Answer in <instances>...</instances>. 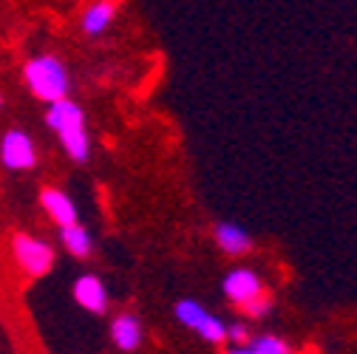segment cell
<instances>
[{
  "label": "cell",
  "mask_w": 357,
  "mask_h": 354,
  "mask_svg": "<svg viewBox=\"0 0 357 354\" xmlns=\"http://www.w3.org/2000/svg\"><path fill=\"white\" fill-rule=\"evenodd\" d=\"M46 125L63 145L71 162L85 164L91 159V137H88V125H85V111L74 100H57L46 105Z\"/></svg>",
  "instance_id": "obj_1"
},
{
  "label": "cell",
  "mask_w": 357,
  "mask_h": 354,
  "mask_svg": "<svg viewBox=\"0 0 357 354\" xmlns=\"http://www.w3.org/2000/svg\"><path fill=\"white\" fill-rule=\"evenodd\" d=\"M23 82L29 94L40 102H57L71 94V74L68 66L54 54H37L23 63Z\"/></svg>",
  "instance_id": "obj_2"
},
{
  "label": "cell",
  "mask_w": 357,
  "mask_h": 354,
  "mask_svg": "<svg viewBox=\"0 0 357 354\" xmlns=\"http://www.w3.org/2000/svg\"><path fill=\"white\" fill-rule=\"evenodd\" d=\"M12 255L17 261V267L29 278H46L54 270L57 252L46 238H37L31 233H15L12 236Z\"/></svg>",
  "instance_id": "obj_3"
},
{
  "label": "cell",
  "mask_w": 357,
  "mask_h": 354,
  "mask_svg": "<svg viewBox=\"0 0 357 354\" xmlns=\"http://www.w3.org/2000/svg\"><path fill=\"white\" fill-rule=\"evenodd\" d=\"M173 315L178 323L188 326L190 332H196L199 337H204L207 343H225L227 340V323H221V318L210 315L199 300H190V298L178 300Z\"/></svg>",
  "instance_id": "obj_4"
},
{
  "label": "cell",
  "mask_w": 357,
  "mask_h": 354,
  "mask_svg": "<svg viewBox=\"0 0 357 354\" xmlns=\"http://www.w3.org/2000/svg\"><path fill=\"white\" fill-rule=\"evenodd\" d=\"M37 142L31 139V134H26L23 128H9L3 137H0V162L12 173H29L37 167Z\"/></svg>",
  "instance_id": "obj_5"
},
{
  "label": "cell",
  "mask_w": 357,
  "mask_h": 354,
  "mask_svg": "<svg viewBox=\"0 0 357 354\" xmlns=\"http://www.w3.org/2000/svg\"><path fill=\"white\" fill-rule=\"evenodd\" d=\"M74 303L91 315H105L108 312V289H105L102 278L94 272L79 275L74 281Z\"/></svg>",
  "instance_id": "obj_6"
},
{
  "label": "cell",
  "mask_w": 357,
  "mask_h": 354,
  "mask_svg": "<svg viewBox=\"0 0 357 354\" xmlns=\"http://www.w3.org/2000/svg\"><path fill=\"white\" fill-rule=\"evenodd\" d=\"M40 207L57 227H68L74 221H79V210H77L74 199L60 187H43L40 190Z\"/></svg>",
  "instance_id": "obj_7"
},
{
  "label": "cell",
  "mask_w": 357,
  "mask_h": 354,
  "mask_svg": "<svg viewBox=\"0 0 357 354\" xmlns=\"http://www.w3.org/2000/svg\"><path fill=\"white\" fill-rule=\"evenodd\" d=\"M261 292H264V281H261V275H258L255 270H250V267L230 270L227 278H225V295H227L236 306L252 300V298L261 295Z\"/></svg>",
  "instance_id": "obj_8"
},
{
  "label": "cell",
  "mask_w": 357,
  "mask_h": 354,
  "mask_svg": "<svg viewBox=\"0 0 357 354\" xmlns=\"http://www.w3.org/2000/svg\"><path fill=\"white\" fill-rule=\"evenodd\" d=\"M111 340L119 351L125 354H133L142 340H145V329H142V321L133 315V312H119L114 321H111Z\"/></svg>",
  "instance_id": "obj_9"
},
{
  "label": "cell",
  "mask_w": 357,
  "mask_h": 354,
  "mask_svg": "<svg viewBox=\"0 0 357 354\" xmlns=\"http://www.w3.org/2000/svg\"><path fill=\"white\" fill-rule=\"evenodd\" d=\"M116 20V3L114 0H91L79 17V31L85 37H102L111 23Z\"/></svg>",
  "instance_id": "obj_10"
},
{
  "label": "cell",
  "mask_w": 357,
  "mask_h": 354,
  "mask_svg": "<svg viewBox=\"0 0 357 354\" xmlns=\"http://www.w3.org/2000/svg\"><path fill=\"white\" fill-rule=\"evenodd\" d=\"M213 238H215V244H218L221 252L233 255V258L247 255L252 249V236L244 227L233 224V221H218V224L213 227Z\"/></svg>",
  "instance_id": "obj_11"
},
{
  "label": "cell",
  "mask_w": 357,
  "mask_h": 354,
  "mask_svg": "<svg viewBox=\"0 0 357 354\" xmlns=\"http://www.w3.org/2000/svg\"><path fill=\"white\" fill-rule=\"evenodd\" d=\"M57 230H60L63 249H66L71 258H79V261L91 258V252H94V238H91V233H88L85 224L74 221V224H68V227H57Z\"/></svg>",
  "instance_id": "obj_12"
},
{
  "label": "cell",
  "mask_w": 357,
  "mask_h": 354,
  "mask_svg": "<svg viewBox=\"0 0 357 354\" xmlns=\"http://www.w3.org/2000/svg\"><path fill=\"white\" fill-rule=\"evenodd\" d=\"M247 348L252 354H292L289 343L278 334H258V337L247 340Z\"/></svg>",
  "instance_id": "obj_13"
},
{
  "label": "cell",
  "mask_w": 357,
  "mask_h": 354,
  "mask_svg": "<svg viewBox=\"0 0 357 354\" xmlns=\"http://www.w3.org/2000/svg\"><path fill=\"white\" fill-rule=\"evenodd\" d=\"M241 309H244V315H247V318H252V321H261V318H266V315H270V309H273V298L266 295V292H261V295H255L252 300L241 303Z\"/></svg>",
  "instance_id": "obj_14"
},
{
  "label": "cell",
  "mask_w": 357,
  "mask_h": 354,
  "mask_svg": "<svg viewBox=\"0 0 357 354\" xmlns=\"http://www.w3.org/2000/svg\"><path fill=\"white\" fill-rule=\"evenodd\" d=\"M227 340H230L233 346H244V343L250 340L247 326H244V323H227Z\"/></svg>",
  "instance_id": "obj_15"
},
{
  "label": "cell",
  "mask_w": 357,
  "mask_h": 354,
  "mask_svg": "<svg viewBox=\"0 0 357 354\" xmlns=\"http://www.w3.org/2000/svg\"><path fill=\"white\" fill-rule=\"evenodd\" d=\"M225 354H252V351H250V348H247V343H244V346H236V348H227Z\"/></svg>",
  "instance_id": "obj_16"
},
{
  "label": "cell",
  "mask_w": 357,
  "mask_h": 354,
  "mask_svg": "<svg viewBox=\"0 0 357 354\" xmlns=\"http://www.w3.org/2000/svg\"><path fill=\"white\" fill-rule=\"evenodd\" d=\"M0 108H3V94H0Z\"/></svg>",
  "instance_id": "obj_17"
}]
</instances>
